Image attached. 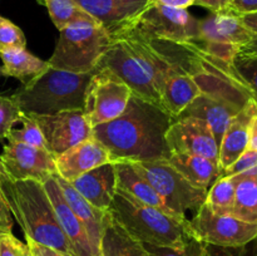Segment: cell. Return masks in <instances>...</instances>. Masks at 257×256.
Returning a JSON list of instances; mask_svg holds the SVG:
<instances>
[{
    "label": "cell",
    "mask_w": 257,
    "mask_h": 256,
    "mask_svg": "<svg viewBox=\"0 0 257 256\" xmlns=\"http://www.w3.org/2000/svg\"><path fill=\"white\" fill-rule=\"evenodd\" d=\"M130 29L148 39L170 42H197L200 37V19L187 9H176L152 3Z\"/></svg>",
    "instance_id": "10"
},
{
    "label": "cell",
    "mask_w": 257,
    "mask_h": 256,
    "mask_svg": "<svg viewBox=\"0 0 257 256\" xmlns=\"http://www.w3.org/2000/svg\"><path fill=\"white\" fill-rule=\"evenodd\" d=\"M0 233H2V231H0Z\"/></svg>",
    "instance_id": "45"
},
{
    "label": "cell",
    "mask_w": 257,
    "mask_h": 256,
    "mask_svg": "<svg viewBox=\"0 0 257 256\" xmlns=\"http://www.w3.org/2000/svg\"><path fill=\"white\" fill-rule=\"evenodd\" d=\"M166 142L172 153H188L207 157L218 163L220 147L210 124L196 117L176 118L166 133Z\"/></svg>",
    "instance_id": "14"
},
{
    "label": "cell",
    "mask_w": 257,
    "mask_h": 256,
    "mask_svg": "<svg viewBox=\"0 0 257 256\" xmlns=\"http://www.w3.org/2000/svg\"><path fill=\"white\" fill-rule=\"evenodd\" d=\"M248 148L257 151V113L250 122V132H248Z\"/></svg>",
    "instance_id": "43"
},
{
    "label": "cell",
    "mask_w": 257,
    "mask_h": 256,
    "mask_svg": "<svg viewBox=\"0 0 257 256\" xmlns=\"http://www.w3.org/2000/svg\"><path fill=\"white\" fill-rule=\"evenodd\" d=\"M193 187L208 191V188L220 178L218 163L207 157L188 153H172L167 160Z\"/></svg>",
    "instance_id": "22"
},
{
    "label": "cell",
    "mask_w": 257,
    "mask_h": 256,
    "mask_svg": "<svg viewBox=\"0 0 257 256\" xmlns=\"http://www.w3.org/2000/svg\"><path fill=\"white\" fill-rule=\"evenodd\" d=\"M257 168V151L247 150L232 163V165L228 166L226 170H223L221 172L220 177L222 176H237L242 175V173L250 172Z\"/></svg>",
    "instance_id": "36"
},
{
    "label": "cell",
    "mask_w": 257,
    "mask_h": 256,
    "mask_svg": "<svg viewBox=\"0 0 257 256\" xmlns=\"http://www.w3.org/2000/svg\"><path fill=\"white\" fill-rule=\"evenodd\" d=\"M0 256H34L28 243L22 242L13 232L0 233Z\"/></svg>",
    "instance_id": "35"
},
{
    "label": "cell",
    "mask_w": 257,
    "mask_h": 256,
    "mask_svg": "<svg viewBox=\"0 0 257 256\" xmlns=\"http://www.w3.org/2000/svg\"><path fill=\"white\" fill-rule=\"evenodd\" d=\"M27 243L30 247V250L33 251L34 256H67L64 253L59 252V251L54 250V248H50L48 246L40 245V243L34 242V241L27 238Z\"/></svg>",
    "instance_id": "41"
},
{
    "label": "cell",
    "mask_w": 257,
    "mask_h": 256,
    "mask_svg": "<svg viewBox=\"0 0 257 256\" xmlns=\"http://www.w3.org/2000/svg\"><path fill=\"white\" fill-rule=\"evenodd\" d=\"M23 112L12 97L0 95V140L8 138L14 124L22 120Z\"/></svg>",
    "instance_id": "32"
},
{
    "label": "cell",
    "mask_w": 257,
    "mask_h": 256,
    "mask_svg": "<svg viewBox=\"0 0 257 256\" xmlns=\"http://www.w3.org/2000/svg\"><path fill=\"white\" fill-rule=\"evenodd\" d=\"M230 9L240 15L256 13L257 0H231Z\"/></svg>",
    "instance_id": "38"
},
{
    "label": "cell",
    "mask_w": 257,
    "mask_h": 256,
    "mask_svg": "<svg viewBox=\"0 0 257 256\" xmlns=\"http://www.w3.org/2000/svg\"><path fill=\"white\" fill-rule=\"evenodd\" d=\"M251 40L252 33L242 22L241 15L231 9L211 12L200 20L197 43L208 54L221 60L232 63L236 54Z\"/></svg>",
    "instance_id": "8"
},
{
    "label": "cell",
    "mask_w": 257,
    "mask_h": 256,
    "mask_svg": "<svg viewBox=\"0 0 257 256\" xmlns=\"http://www.w3.org/2000/svg\"><path fill=\"white\" fill-rule=\"evenodd\" d=\"M102 256H151L145 243L125 232L107 212L100 242Z\"/></svg>",
    "instance_id": "24"
},
{
    "label": "cell",
    "mask_w": 257,
    "mask_h": 256,
    "mask_svg": "<svg viewBox=\"0 0 257 256\" xmlns=\"http://www.w3.org/2000/svg\"><path fill=\"white\" fill-rule=\"evenodd\" d=\"M13 215L7 202L0 200V231L2 232H12Z\"/></svg>",
    "instance_id": "39"
},
{
    "label": "cell",
    "mask_w": 257,
    "mask_h": 256,
    "mask_svg": "<svg viewBox=\"0 0 257 256\" xmlns=\"http://www.w3.org/2000/svg\"><path fill=\"white\" fill-rule=\"evenodd\" d=\"M233 177L236 192L231 215L246 222L257 223V168Z\"/></svg>",
    "instance_id": "26"
},
{
    "label": "cell",
    "mask_w": 257,
    "mask_h": 256,
    "mask_svg": "<svg viewBox=\"0 0 257 256\" xmlns=\"http://www.w3.org/2000/svg\"><path fill=\"white\" fill-rule=\"evenodd\" d=\"M27 45V39L18 25L0 15V53L22 49Z\"/></svg>",
    "instance_id": "31"
},
{
    "label": "cell",
    "mask_w": 257,
    "mask_h": 256,
    "mask_svg": "<svg viewBox=\"0 0 257 256\" xmlns=\"http://www.w3.org/2000/svg\"><path fill=\"white\" fill-rule=\"evenodd\" d=\"M50 67L72 73H90L110 47L112 38L98 22H80L59 30Z\"/></svg>",
    "instance_id": "5"
},
{
    "label": "cell",
    "mask_w": 257,
    "mask_h": 256,
    "mask_svg": "<svg viewBox=\"0 0 257 256\" xmlns=\"http://www.w3.org/2000/svg\"><path fill=\"white\" fill-rule=\"evenodd\" d=\"M196 238L217 246H240L257 237V223H250L232 215H218L206 203L190 221Z\"/></svg>",
    "instance_id": "11"
},
{
    "label": "cell",
    "mask_w": 257,
    "mask_h": 256,
    "mask_svg": "<svg viewBox=\"0 0 257 256\" xmlns=\"http://www.w3.org/2000/svg\"><path fill=\"white\" fill-rule=\"evenodd\" d=\"M93 73H72L49 65L10 97L24 114L29 115L83 110L85 90Z\"/></svg>",
    "instance_id": "4"
},
{
    "label": "cell",
    "mask_w": 257,
    "mask_h": 256,
    "mask_svg": "<svg viewBox=\"0 0 257 256\" xmlns=\"http://www.w3.org/2000/svg\"><path fill=\"white\" fill-rule=\"evenodd\" d=\"M108 213L125 232L147 245L182 248L195 238L186 216L145 205L119 190Z\"/></svg>",
    "instance_id": "3"
},
{
    "label": "cell",
    "mask_w": 257,
    "mask_h": 256,
    "mask_svg": "<svg viewBox=\"0 0 257 256\" xmlns=\"http://www.w3.org/2000/svg\"><path fill=\"white\" fill-rule=\"evenodd\" d=\"M203 256H257V237L240 246H217L205 243Z\"/></svg>",
    "instance_id": "34"
},
{
    "label": "cell",
    "mask_w": 257,
    "mask_h": 256,
    "mask_svg": "<svg viewBox=\"0 0 257 256\" xmlns=\"http://www.w3.org/2000/svg\"><path fill=\"white\" fill-rule=\"evenodd\" d=\"M44 188L49 196L52 205L54 207L55 215L60 223V227L64 231L65 236L70 241L78 256H98L90 242L88 233L79 218L75 216L72 208L65 201L59 183L55 180V176L48 178L44 183Z\"/></svg>",
    "instance_id": "17"
},
{
    "label": "cell",
    "mask_w": 257,
    "mask_h": 256,
    "mask_svg": "<svg viewBox=\"0 0 257 256\" xmlns=\"http://www.w3.org/2000/svg\"><path fill=\"white\" fill-rule=\"evenodd\" d=\"M155 2L165 7L176 8V9H187L191 5H195V0H155Z\"/></svg>",
    "instance_id": "42"
},
{
    "label": "cell",
    "mask_w": 257,
    "mask_h": 256,
    "mask_svg": "<svg viewBox=\"0 0 257 256\" xmlns=\"http://www.w3.org/2000/svg\"><path fill=\"white\" fill-rule=\"evenodd\" d=\"M20 122L23 123L22 130H13L9 133L7 140L15 141V142H22L25 143V145L34 146V147L45 148L44 136H43V132L40 130L39 124H38L37 119L33 115L24 114L23 113V117Z\"/></svg>",
    "instance_id": "30"
},
{
    "label": "cell",
    "mask_w": 257,
    "mask_h": 256,
    "mask_svg": "<svg viewBox=\"0 0 257 256\" xmlns=\"http://www.w3.org/2000/svg\"><path fill=\"white\" fill-rule=\"evenodd\" d=\"M115 176H117V190L127 193L135 200L145 203V205L153 206L160 210L170 211L155 188L151 183L142 176V173L135 167L130 161H115ZM172 212V211H170ZM177 215V213H176Z\"/></svg>",
    "instance_id": "23"
},
{
    "label": "cell",
    "mask_w": 257,
    "mask_h": 256,
    "mask_svg": "<svg viewBox=\"0 0 257 256\" xmlns=\"http://www.w3.org/2000/svg\"><path fill=\"white\" fill-rule=\"evenodd\" d=\"M54 176L57 182L59 183L60 188H62L65 201H67L69 207L72 208L73 212L75 213V216L79 218L80 222L84 226L95 252H97L98 256H102V253H100V242H102L104 218L108 211L95 208L84 197H82L68 181H65L64 178L58 175Z\"/></svg>",
    "instance_id": "21"
},
{
    "label": "cell",
    "mask_w": 257,
    "mask_h": 256,
    "mask_svg": "<svg viewBox=\"0 0 257 256\" xmlns=\"http://www.w3.org/2000/svg\"><path fill=\"white\" fill-rule=\"evenodd\" d=\"M195 5L206 8L210 12H221L230 9L231 0H195Z\"/></svg>",
    "instance_id": "40"
},
{
    "label": "cell",
    "mask_w": 257,
    "mask_h": 256,
    "mask_svg": "<svg viewBox=\"0 0 257 256\" xmlns=\"http://www.w3.org/2000/svg\"><path fill=\"white\" fill-rule=\"evenodd\" d=\"M236 180L233 176H222L217 178L208 188L206 205L218 215H231L235 203Z\"/></svg>",
    "instance_id": "28"
},
{
    "label": "cell",
    "mask_w": 257,
    "mask_h": 256,
    "mask_svg": "<svg viewBox=\"0 0 257 256\" xmlns=\"http://www.w3.org/2000/svg\"><path fill=\"white\" fill-rule=\"evenodd\" d=\"M132 163L173 213L186 216V211L197 212L206 202L207 191L193 187L167 160Z\"/></svg>",
    "instance_id": "7"
},
{
    "label": "cell",
    "mask_w": 257,
    "mask_h": 256,
    "mask_svg": "<svg viewBox=\"0 0 257 256\" xmlns=\"http://www.w3.org/2000/svg\"><path fill=\"white\" fill-rule=\"evenodd\" d=\"M0 58L3 60V65L0 67V75L17 78L22 82V84L42 74L49 67L48 60L45 62L35 57L25 48L3 52L0 53Z\"/></svg>",
    "instance_id": "25"
},
{
    "label": "cell",
    "mask_w": 257,
    "mask_h": 256,
    "mask_svg": "<svg viewBox=\"0 0 257 256\" xmlns=\"http://www.w3.org/2000/svg\"><path fill=\"white\" fill-rule=\"evenodd\" d=\"M3 171L12 181L33 180L44 183L57 175L55 157L45 148L8 141L0 156Z\"/></svg>",
    "instance_id": "12"
},
{
    "label": "cell",
    "mask_w": 257,
    "mask_h": 256,
    "mask_svg": "<svg viewBox=\"0 0 257 256\" xmlns=\"http://www.w3.org/2000/svg\"><path fill=\"white\" fill-rule=\"evenodd\" d=\"M7 203L22 227L25 238L48 246L67 256H78L55 215L49 196L42 182L33 180L3 182Z\"/></svg>",
    "instance_id": "2"
},
{
    "label": "cell",
    "mask_w": 257,
    "mask_h": 256,
    "mask_svg": "<svg viewBox=\"0 0 257 256\" xmlns=\"http://www.w3.org/2000/svg\"><path fill=\"white\" fill-rule=\"evenodd\" d=\"M131 97L132 90L117 75L107 68H97L87 85L83 112L95 127L119 117Z\"/></svg>",
    "instance_id": "9"
},
{
    "label": "cell",
    "mask_w": 257,
    "mask_h": 256,
    "mask_svg": "<svg viewBox=\"0 0 257 256\" xmlns=\"http://www.w3.org/2000/svg\"><path fill=\"white\" fill-rule=\"evenodd\" d=\"M47 7L50 19L58 30L80 22H97L74 0H40Z\"/></svg>",
    "instance_id": "27"
},
{
    "label": "cell",
    "mask_w": 257,
    "mask_h": 256,
    "mask_svg": "<svg viewBox=\"0 0 257 256\" xmlns=\"http://www.w3.org/2000/svg\"><path fill=\"white\" fill-rule=\"evenodd\" d=\"M241 18H242V22L245 23L246 27L248 28V30L252 33V40L241 50H243V52H257V12L243 14L241 15Z\"/></svg>",
    "instance_id": "37"
},
{
    "label": "cell",
    "mask_w": 257,
    "mask_h": 256,
    "mask_svg": "<svg viewBox=\"0 0 257 256\" xmlns=\"http://www.w3.org/2000/svg\"><path fill=\"white\" fill-rule=\"evenodd\" d=\"M240 109L238 105L233 104L230 100L200 93L177 118L196 117L205 119L210 124L220 147L221 140L228 123Z\"/></svg>",
    "instance_id": "20"
},
{
    "label": "cell",
    "mask_w": 257,
    "mask_h": 256,
    "mask_svg": "<svg viewBox=\"0 0 257 256\" xmlns=\"http://www.w3.org/2000/svg\"><path fill=\"white\" fill-rule=\"evenodd\" d=\"M5 178H7V176H5L4 171H3V167H2V163H0V200L4 201V202H7V198H5L4 191H3V182H4Z\"/></svg>",
    "instance_id": "44"
},
{
    "label": "cell",
    "mask_w": 257,
    "mask_h": 256,
    "mask_svg": "<svg viewBox=\"0 0 257 256\" xmlns=\"http://www.w3.org/2000/svg\"><path fill=\"white\" fill-rule=\"evenodd\" d=\"M232 65L257 103V52L240 50L233 58Z\"/></svg>",
    "instance_id": "29"
},
{
    "label": "cell",
    "mask_w": 257,
    "mask_h": 256,
    "mask_svg": "<svg viewBox=\"0 0 257 256\" xmlns=\"http://www.w3.org/2000/svg\"><path fill=\"white\" fill-rule=\"evenodd\" d=\"M145 246L151 256H203V250H205V243L196 237L182 248L153 246L147 243H145Z\"/></svg>",
    "instance_id": "33"
},
{
    "label": "cell",
    "mask_w": 257,
    "mask_h": 256,
    "mask_svg": "<svg viewBox=\"0 0 257 256\" xmlns=\"http://www.w3.org/2000/svg\"><path fill=\"white\" fill-rule=\"evenodd\" d=\"M173 120L162 108L132 94L119 117L93 127V137L109 151L112 162L168 160L166 133Z\"/></svg>",
    "instance_id": "1"
},
{
    "label": "cell",
    "mask_w": 257,
    "mask_h": 256,
    "mask_svg": "<svg viewBox=\"0 0 257 256\" xmlns=\"http://www.w3.org/2000/svg\"><path fill=\"white\" fill-rule=\"evenodd\" d=\"M110 37L130 29L155 0H74Z\"/></svg>",
    "instance_id": "15"
},
{
    "label": "cell",
    "mask_w": 257,
    "mask_h": 256,
    "mask_svg": "<svg viewBox=\"0 0 257 256\" xmlns=\"http://www.w3.org/2000/svg\"><path fill=\"white\" fill-rule=\"evenodd\" d=\"M45 141V148L54 157L93 136V127L83 110H65L52 115H33Z\"/></svg>",
    "instance_id": "13"
},
{
    "label": "cell",
    "mask_w": 257,
    "mask_h": 256,
    "mask_svg": "<svg viewBox=\"0 0 257 256\" xmlns=\"http://www.w3.org/2000/svg\"><path fill=\"white\" fill-rule=\"evenodd\" d=\"M107 162H110L109 151L93 136L55 157L57 175L68 182Z\"/></svg>",
    "instance_id": "16"
},
{
    "label": "cell",
    "mask_w": 257,
    "mask_h": 256,
    "mask_svg": "<svg viewBox=\"0 0 257 256\" xmlns=\"http://www.w3.org/2000/svg\"><path fill=\"white\" fill-rule=\"evenodd\" d=\"M255 113H257V103L250 99L228 123L221 140L218 152V167L221 172L232 165L248 148L250 122Z\"/></svg>",
    "instance_id": "19"
},
{
    "label": "cell",
    "mask_w": 257,
    "mask_h": 256,
    "mask_svg": "<svg viewBox=\"0 0 257 256\" xmlns=\"http://www.w3.org/2000/svg\"><path fill=\"white\" fill-rule=\"evenodd\" d=\"M110 38V47L97 68H107L128 85L133 95L165 110L160 92L155 84L152 65L137 42L127 33Z\"/></svg>",
    "instance_id": "6"
},
{
    "label": "cell",
    "mask_w": 257,
    "mask_h": 256,
    "mask_svg": "<svg viewBox=\"0 0 257 256\" xmlns=\"http://www.w3.org/2000/svg\"><path fill=\"white\" fill-rule=\"evenodd\" d=\"M70 185L84 197L90 205L102 211H108L115 192H117V176H115L114 162H107L75 180L70 181Z\"/></svg>",
    "instance_id": "18"
}]
</instances>
